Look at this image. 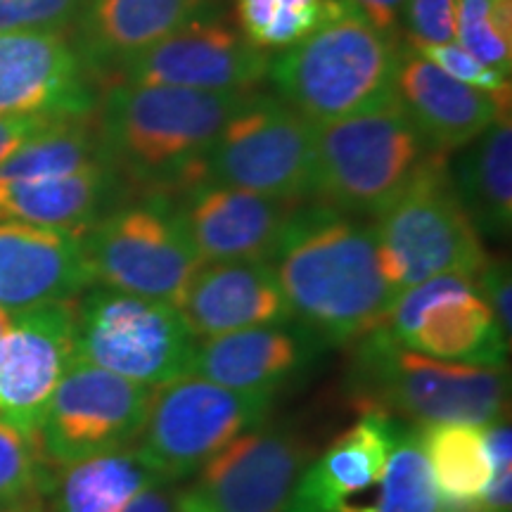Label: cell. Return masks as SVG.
I'll use <instances>...</instances> for the list:
<instances>
[{
	"mask_svg": "<svg viewBox=\"0 0 512 512\" xmlns=\"http://www.w3.org/2000/svg\"><path fill=\"white\" fill-rule=\"evenodd\" d=\"M325 344L299 325H264L207 337L195 344L190 373L228 389L271 396L313 366Z\"/></svg>",
	"mask_w": 512,
	"mask_h": 512,
	"instance_id": "20",
	"label": "cell"
},
{
	"mask_svg": "<svg viewBox=\"0 0 512 512\" xmlns=\"http://www.w3.org/2000/svg\"><path fill=\"white\" fill-rule=\"evenodd\" d=\"M349 0H235L238 27L256 48H292L347 10Z\"/></svg>",
	"mask_w": 512,
	"mask_h": 512,
	"instance_id": "28",
	"label": "cell"
},
{
	"mask_svg": "<svg viewBox=\"0 0 512 512\" xmlns=\"http://www.w3.org/2000/svg\"><path fill=\"white\" fill-rule=\"evenodd\" d=\"M93 285L178 306L204 261L166 192L110 209L81 233Z\"/></svg>",
	"mask_w": 512,
	"mask_h": 512,
	"instance_id": "7",
	"label": "cell"
},
{
	"mask_svg": "<svg viewBox=\"0 0 512 512\" xmlns=\"http://www.w3.org/2000/svg\"><path fill=\"white\" fill-rule=\"evenodd\" d=\"M10 323H12V316L5 309H0V337L5 335V332H8V328H10Z\"/></svg>",
	"mask_w": 512,
	"mask_h": 512,
	"instance_id": "40",
	"label": "cell"
},
{
	"mask_svg": "<svg viewBox=\"0 0 512 512\" xmlns=\"http://www.w3.org/2000/svg\"><path fill=\"white\" fill-rule=\"evenodd\" d=\"M83 0H0V31H62L79 17Z\"/></svg>",
	"mask_w": 512,
	"mask_h": 512,
	"instance_id": "33",
	"label": "cell"
},
{
	"mask_svg": "<svg viewBox=\"0 0 512 512\" xmlns=\"http://www.w3.org/2000/svg\"><path fill=\"white\" fill-rule=\"evenodd\" d=\"M311 448L285 425H259L209 458L183 489L178 512H285Z\"/></svg>",
	"mask_w": 512,
	"mask_h": 512,
	"instance_id": "13",
	"label": "cell"
},
{
	"mask_svg": "<svg viewBox=\"0 0 512 512\" xmlns=\"http://www.w3.org/2000/svg\"><path fill=\"white\" fill-rule=\"evenodd\" d=\"M477 285L486 304L491 306L494 316L501 325L503 335L510 339L512 330V313H510V292H512V280H510V266L508 261L501 259H489V264L482 268V273L477 275Z\"/></svg>",
	"mask_w": 512,
	"mask_h": 512,
	"instance_id": "35",
	"label": "cell"
},
{
	"mask_svg": "<svg viewBox=\"0 0 512 512\" xmlns=\"http://www.w3.org/2000/svg\"><path fill=\"white\" fill-rule=\"evenodd\" d=\"M351 8H356L363 17L370 19L375 27L392 31L403 15L406 0H349Z\"/></svg>",
	"mask_w": 512,
	"mask_h": 512,
	"instance_id": "37",
	"label": "cell"
},
{
	"mask_svg": "<svg viewBox=\"0 0 512 512\" xmlns=\"http://www.w3.org/2000/svg\"><path fill=\"white\" fill-rule=\"evenodd\" d=\"M396 98L425 143L444 155L475 143L486 128L510 114V95L465 86L427 62L411 46L401 50Z\"/></svg>",
	"mask_w": 512,
	"mask_h": 512,
	"instance_id": "22",
	"label": "cell"
},
{
	"mask_svg": "<svg viewBox=\"0 0 512 512\" xmlns=\"http://www.w3.org/2000/svg\"><path fill=\"white\" fill-rule=\"evenodd\" d=\"M456 43L498 74L512 72V0H458Z\"/></svg>",
	"mask_w": 512,
	"mask_h": 512,
	"instance_id": "30",
	"label": "cell"
},
{
	"mask_svg": "<svg viewBox=\"0 0 512 512\" xmlns=\"http://www.w3.org/2000/svg\"><path fill=\"white\" fill-rule=\"evenodd\" d=\"M271 403V396L238 392L188 373L152 389L136 446L166 482H181L264 422Z\"/></svg>",
	"mask_w": 512,
	"mask_h": 512,
	"instance_id": "10",
	"label": "cell"
},
{
	"mask_svg": "<svg viewBox=\"0 0 512 512\" xmlns=\"http://www.w3.org/2000/svg\"><path fill=\"white\" fill-rule=\"evenodd\" d=\"M195 178L278 200L313 197L316 126L280 98L249 95L202 157Z\"/></svg>",
	"mask_w": 512,
	"mask_h": 512,
	"instance_id": "9",
	"label": "cell"
},
{
	"mask_svg": "<svg viewBox=\"0 0 512 512\" xmlns=\"http://www.w3.org/2000/svg\"><path fill=\"white\" fill-rule=\"evenodd\" d=\"M79 119V117H76ZM60 117H0V164L10 159L22 145L34 140L48 128L60 124Z\"/></svg>",
	"mask_w": 512,
	"mask_h": 512,
	"instance_id": "36",
	"label": "cell"
},
{
	"mask_svg": "<svg viewBox=\"0 0 512 512\" xmlns=\"http://www.w3.org/2000/svg\"><path fill=\"white\" fill-rule=\"evenodd\" d=\"M93 287L79 233L0 219V309L67 304Z\"/></svg>",
	"mask_w": 512,
	"mask_h": 512,
	"instance_id": "19",
	"label": "cell"
},
{
	"mask_svg": "<svg viewBox=\"0 0 512 512\" xmlns=\"http://www.w3.org/2000/svg\"><path fill=\"white\" fill-rule=\"evenodd\" d=\"M91 74L62 31H0V117H91Z\"/></svg>",
	"mask_w": 512,
	"mask_h": 512,
	"instance_id": "17",
	"label": "cell"
},
{
	"mask_svg": "<svg viewBox=\"0 0 512 512\" xmlns=\"http://www.w3.org/2000/svg\"><path fill=\"white\" fill-rule=\"evenodd\" d=\"M252 93L110 83L98 110L102 152L138 183L181 188Z\"/></svg>",
	"mask_w": 512,
	"mask_h": 512,
	"instance_id": "2",
	"label": "cell"
},
{
	"mask_svg": "<svg viewBox=\"0 0 512 512\" xmlns=\"http://www.w3.org/2000/svg\"><path fill=\"white\" fill-rule=\"evenodd\" d=\"M430 152L399 98L316 126L313 195L344 214L380 216L406 190Z\"/></svg>",
	"mask_w": 512,
	"mask_h": 512,
	"instance_id": "6",
	"label": "cell"
},
{
	"mask_svg": "<svg viewBox=\"0 0 512 512\" xmlns=\"http://www.w3.org/2000/svg\"><path fill=\"white\" fill-rule=\"evenodd\" d=\"M219 0H83L76 41L88 74L112 76L121 62L155 46L195 19L209 17Z\"/></svg>",
	"mask_w": 512,
	"mask_h": 512,
	"instance_id": "23",
	"label": "cell"
},
{
	"mask_svg": "<svg viewBox=\"0 0 512 512\" xmlns=\"http://www.w3.org/2000/svg\"><path fill=\"white\" fill-rule=\"evenodd\" d=\"M351 380L363 396V406L418 425H494L505 418L510 403L508 368L467 366L418 354L396 344L380 328L356 339Z\"/></svg>",
	"mask_w": 512,
	"mask_h": 512,
	"instance_id": "4",
	"label": "cell"
},
{
	"mask_svg": "<svg viewBox=\"0 0 512 512\" xmlns=\"http://www.w3.org/2000/svg\"><path fill=\"white\" fill-rule=\"evenodd\" d=\"M121 512H178L176 510V489L171 482L150 486L138 494Z\"/></svg>",
	"mask_w": 512,
	"mask_h": 512,
	"instance_id": "38",
	"label": "cell"
},
{
	"mask_svg": "<svg viewBox=\"0 0 512 512\" xmlns=\"http://www.w3.org/2000/svg\"><path fill=\"white\" fill-rule=\"evenodd\" d=\"M0 512H41L38 505H8L0 503Z\"/></svg>",
	"mask_w": 512,
	"mask_h": 512,
	"instance_id": "39",
	"label": "cell"
},
{
	"mask_svg": "<svg viewBox=\"0 0 512 512\" xmlns=\"http://www.w3.org/2000/svg\"><path fill=\"white\" fill-rule=\"evenodd\" d=\"M46 463L36 437L0 420V503L36 505L46 489Z\"/></svg>",
	"mask_w": 512,
	"mask_h": 512,
	"instance_id": "31",
	"label": "cell"
},
{
	"mask_svg": "<svg viewBox=\"0 0 512 512\" xmlns=\"http://www.w3.org/2000/svg\"><path fill=\"white\" fill-rule=\"evenodd\" d=\"M150 396L152 387L74 358L38 425L43 456L67 467L133 444L145 425Z\"/></svg>",
	"mask_w": 512,
	"mask_h": 512,
	"instance_id": "11",
	"label": "cell"
},
{
	"mask_svg": "<svg viewBox=\"0 0 512 512\" xmlns=\"http://www.w3.org/2000/svg\"><path fill=\"white\" fill-rule=\"evenodd\" d=\"M266 50L256 48L221 19L202 17L155 46L128 57L112 72L114 83L171 86L207 93H249L266 79Z\"/></svg>",
	"mask_w": 512,
	"mask_h": 512,
	"instance_id": "14",
	"label": "cell"
},
{
	"mask_svg": "<svg viewBox=\"0 0 512 512\" xmlns=\"http://www.w3.org/2000/svg\"><path fill=\"white\" fill-rule=\"evenodd\" d=\"M458 0H406L403 17L411 31L408 43L456 41Z\"/></svg>",
	"mask_w": 512,
	"mask_h": 512,
	"instance_id": "34",
	"label": "cell"
},
{
	"mask_svg": "<svg viewBox=\"0 0 512 512\" xmlns=\"http://www.w3.org/2000/svg\"><path fill=\"white\" fill-rule=\"evenodd\" d=\"M176 190L178 219L202 261H271L297 211L292 200L202 178Z\"/></svg>",
	"mask_w": 512,
	"mask_h": 512,
	"instance_id": "15",
	"label": "cell"
},
{
	"mask_svg": "<svg viewBox=\"0 0 512 512\" xmlns=\"http://www.w3.org/2000/svg\"><path fill=\"white\" fill-rule=\"evenodd\" d=\"M375 219L384 273L399 292L437 275L477 278L491 259L453 188L444 152L432 150Z\"/></svg>",
	"mask_w": 512,
	"mask_h": 512,
	"instance_id": "5",
	"label": "cell"
},
{
	"mask_svg": "<svg viewBox=\"0 0 512 512\" xmlns=\"http://www.w3.org/2000/svg\"><path fill=\"white\" fill-rule=\"evenodd\" d=\"M415 53L439 67L441 72L451 79H456L465 86L477 88V91L496 93V95H510V76L498 74L496 69L486 67L479 62L475 55L467 53L463 46L456 41L448 43H408Z\"/></svg>",
	"mask_w": 512,
	"mask_h": 512,
	"instance_id": "32",
	"label": "cell"
},
{
	"mask_svg": "<svg viewBox=\"0 0 512 512\" xmlns=\"http://www.w3.org/2000/svg\"><path fill=\"white\" fill-rule=\"evenodd\" d=\"M176 309L197 339L294 320L268 261H204Z\"/></svg>",
	"mask_w": 512,
	"mask_h": 512,
	"instance_id": "21",
	"label": "cell"
},
{
	"mask_svg": "<svg viewBox=\"0 0 512 512\" xmlns=\"http://www.w3.org/2000/svg\"><path fill=\"white\" fill-rule=\"evenodd\" d=\"M403 422L363 406L361 418L309 460L285 512H373Z\"/></svg>",
	"mask_w": 512,
	"mask_h": 512,
	"instance_id": "18",
	"label": "cell"
},
{
	"mask_svg": "<svg viewBox=\"0 0 512 512\" xmlns=\"http://www.w3.org/2000/svg\"><path fill=\"white\" fill-rule=\"evenodd\" d=\"M166 479L136 444L64 467L53 512H121L138 494Z\"/></svg>",
	"mask_w": 512,
	"mask_h": 512,
	"instance_id": "27",
	"label": "cell"
},
{
	"mask_svg": "<svg viewBox=\"0 0 512 512\" xmlns=\"http://www.w3.org/2000/svg\"><path fill=\"white\" fill-rule=\"evenodd\" d=\"M119 192V171L110 164L67 176L0 183V219L83 233L107 214Z\"/></svg>",
	"mask_w": 512,
	"mask_h": 512,
	"instance_id": "24",
	"label": "cell"
},
{
	"mask_svg": "<svg viewBox=\"0 0 512 512\" xmlns=\"http://www.w3.org/2000/svg\"><path fill=\"white\" fill-rule=\"evenodd\" d=\"M268 264L292 318L323 344L356 342L380 328L401 294L384 273L375 226L325 204L297 207Z\"/></svg>",
	"mask_w": 512,
	"mask_h": 512,
	"instance_id": "1",
	"label": "cell"
},
{
	"mask_svg": "<svg viewBox=\"0 0 512 512\" xmlns=\"http://www.w3.org/2000/svg\"><path fill=\"white\" fill-rule=\"evenodd\" d=\"M380 330L401 347L441 361L508 368L510 339L467 275H437L403 290Z\"/></svg>",
	"mask_w": 512,
	"mask_h": 512,
	"instance_id": "12",
	"label": "cell"
},
{
	"mask_svg": "<svg viewBox=\"0 0 512 512\" xmlns=\"http://www.w3.org/2000/svg\"><path fill=\"white\" fill-rule=\"evenodd\" d=\"M74 361V302L15 313L0 337V420L36 437L50 396Z\"/></svg>",
	"mask_w": 512,
	"mask_h": 512,
	"instance_id": "16",
	"label": "cell"
},
{
	"mask_svg": "<svg viewBox=\"0 0 512 512\" xmlns=\"http://www.w3.org/2000/svg\"><path fill=\"white\" fill-rule=\"evenodd\" d=\"M444 512L475 510L494 475L486 425L430 422L415 425Z\"/></svg>",
	"mask_w": 512,
	"mask_h": 512,
	"instance_id": "25",
	"label": "cell"
},
{
	"mask_svg": "<svg viewBox=\"0 0 512 512\" xmlns=\"http://www.w3.org/2000/svg\"><path fill=\"white\" fill-rule=\"evenodd\" d=\"M460 159L453 176L460 202L479 235L508 238L512 228V126L510 114L486 128Z\"/></svg>",
	"mask_w": 512,
	"mask_h": 512,
	"instance_id": "26",
	"label": "cell"
},
{
	"mask_svg": "<svg viewBox=\"0 0 512 512\" xmlns=\"http://www.w3.org/2000/svg\"><path fill=\"white\" fill-rule=\"evenodd\" d=\"M373 512H444L430 465L422 453L418 427L401 425L384 467Z\"/></svg>",
	"mask_w": 512,
	"mask_h": 512,
	"instance_id": "29",
	"label": "cell"
},
{
	"mask_svg": "<svg viewBox=\"0 0 512 512\" xmlns=\"http://www.w3.org/2000/svg\"><path fill=\"white\" fill-rule=\"evenodd\" d=\"M399 41L347 5L268 64L280 100L313 126L377 110L396 98Z\"/></svg>",
	"mask_w": 512,
	"mask_h": 512,
	"instance_id": "3",
	"label": "cell"
},
{
	"mask_svg": "<svg viewBox=\"0 0 512 512\" xmlns=\"http://www.w3.org/2000/svg\"><path fill=\"white\" fill-rule=\"evenodd\" d=\"M197 337L176 306L93 285L74 299V358L143 384L188 375Z\"/></svg>",
	"mask_w": 512,
	"mask_h": 512,
	"instance_id": "8",
	"label": "cell"
}]
</instances>
